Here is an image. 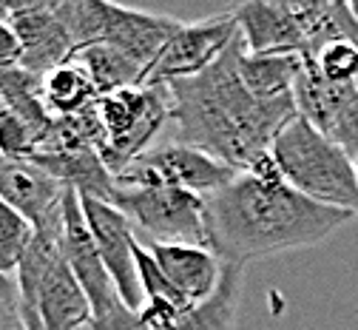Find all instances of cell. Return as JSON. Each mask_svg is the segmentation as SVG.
Returning a JSON list of instances; mask_svg holds the SVG:
<instances>
[{
    "instance_id": "6da1fadb",
    "label": "cell",
    "mask_w": 358,
    "mask_h": 330,
    "mask_svg": "<svg viewBox=\"0 0 358 330\" xmlns=\"http://www.w3.org/2000/svg\"><path fill=\"white\" fill-rule=\"evenodd\" d=\"M210 248L222 262L250 265L324 242L355 214L304 197L285 179L273 154H262L228 188L205 200Z\"/></svg>"
},
{
    "instance_id": "7a4b0ae2",
    "label": "cell",
    "mask_w": 358,
    "mask_h": 330,
    "mask_svg": "<svg viewBox=\"0 0 358 330\" xmlns=\"http://www.w3.org/2000/svg\"><path fill=\"white\" fill-rule=\"evenodd\" d=\"M239 52L242 34L208 71L168 85L179 139L242 174L271 151L279 131L299 111L296 100L264 103L253 97L239 80Z\"/></svg>"
},
{
    "instance_id": "3957f363",
    "label": "cell",
    "mask_w": 358,
    "mask_h": 330,
    "mask_svg": "<svg viewBox=\"0 0 358 330\" xmlns=\"http://www.w3.org/2000/svg\"><path fill=\"white\" fill-rule=\"evenodd\" d=\"M271 154L296 191L358 216L355 160L316 125L296 114L273 139Z\"/></svg>"
},
{
    "instance_id": "277c9868",
    "label": "cell",
    "mask_w": 358,
    "mask_h": 330,
    "mask_svg": "<svg viewBox=\"0 0 358 330\" xmlns=\"http://www.w3.org/2000/svg\"><path fill=\"white\" fill-rule=\"evenodd\" d=\"M128 216L143 245H202L210 248L205 197L165 185H114L108 200Z\"/></svg>"
},
{
    "instance_id": "5b68a950",
    "label": "cell",
    "mask_w": 358,
    "mask_h": 330,
    "mask_svg": "<svg viewBox=\"0 0 358 330\" xmlns=\"http://www.w3.org/2000/svg\"><path fill=\"white\" fill-rule=\"evenodd\" d=\"M97 109L108 134L103 163L117 177L137 157L151 151L154 137L168 120H173V94L171 85H134L103 94Z\"/></svg>"
},
{
    "instance_id": "8992f818",
    "label": "cell",
    "mask_w": 358,
    "mask_h": 330,
    "mask_svg": "<svg viewBox=\"0 0 358 330\" xmlns=\"http://www.w3.org/2000/svg\"><path fill=\"white\" fill-rule=\"evenodd\" d=\"M239 171L231 165L219 163L216 157L191 149L185 143H171L145 151L143 157L134 160L122 174L114 177L117 185H165L191 191L196 197H213L222 188H228Z\"/></svg>"
},
{
    "instance_id": "52a82bcc",
    "label": "cell",
    "mask_w": 358,
    "mask_h": 330,
    "mask_svg": "<svg viewBox=\"0 0 358 330\" xmlns=\"http://www.w3.org/2000/svg\"><path fill=\"white\" fill-rule=\"evenodd\" d=\"M236 37L239 20L234 9L196 23H182V29L171 37L162 55L148 69L145 85H168L176 80L199 77L231 49Z\"/></svg>"
},
{
    "instance_id": "ba28073f",
    "label": "cell",
    "mask_w": 358,
    "mask_h": 330,
    "mask_svg": "<svg viewBox=\"0 0 358 330\" xmlns=\"http://www.w3.org/2000/svg\"><path fill=\"white\" fill-rule=\"evenodd\" d=\"M80 202H83L85 222L92 228V237L100 248V256L120 291V299L131 310H140L145 296H143L140 273H137V245H140L137 231H134V225L122 211H117L106 200L80 197Z\"/></svg>"
},
{
    "instance_id": "9c48e42d",
    "label": "cell",
    "mask_w": 358,
    "mask_h": 330,
    "mask_svg": "<svg viewBox=\"0 0 358 330\" xmlns=\"http://www.w3.org/2000/svg\"><path fill=\"white\" fill-rule=\"evenodd\" d=\"M63 259L69 262L71 273L83 285L85 296L92 299L94 313L120 299V291L92 237V228L85 222L80 194L71 191V188H66V200H63Z\"/></svg>"
},
{
    "instance_id": "30bf717a",
    "label": "cell",
    "mask_w": 358,
    "mask_h": 330,
    "mask_svg": "<svg viewBox=\"0 0 358 330\" xmlns=\"http://www.w3.org/2000/svg\"><path fill=\"white\" fill-rule=\"evenodd\" d=\"M9 23L23 43L20 69L43 77L74 57V43L57 20L52 4H12Z\"/></svg>"
},
{
    "instance_id": "8fae6325",
    "label": "cell",
    "mask_w": 358,
    "mask_h": 330,
    "mask_svg": "<svg viewBox=\"0 0 358 330\" xmlns=\"http://www.w3.org/2000/svg\"><path fill=\"white\" fill-rule=\"evenodd\" d=\"M0 200H6L23 216L43 228L63 216L66 185L26 160H9L0 154Z\"/></svg>"
},
{
    "instance_id": "7c38bea8",
    "label": "cell",
    "mask_w": 358,
    "mask_h": 330,
    "mask_svg": "<svg viewBox=\"0 0 358 330\" xmlns=\"http://www.w3.org/2000/svg\"><path fill=\"white\" fill-rule=\"evenodd\" d=\"M179 29H182V20L168 15H151L128 6L103 4V40L120 46L122 52L137 57L145 69L154 66V60L162 55V49Z\"/></svg>"
},
{
    "instance_id": "4fadbf2b",
    "label": "cell",
    "mask_w": 358,
    "mask_h": 330,
    "mask_svg": "<svg viewBox=\"0 0 358 330\" xmlns=\"http://www.w3.org/2000/svg\"><path fill=\"white\" fill-rule=\"evenodd\" d=\"M143 248L154 256V262L159 265L162 276L194 308L216 294L219 282H222V270H225V262L219 259V254L213 248H202V245H159V242H148Z\"/></svg>"
},
{
    "instance_id": "5bb4252c",
    "label": "cell",
    "mask_w": 358,
    "mask_h": 330,
    "mask_svg": "<svg viewBox=\"0 0 358 330\" xmlns=\"http://www.w3.org/2000/svg\"><path fill=\"white\" fill-rule=\"evenodd\" d=\"M234 12L242 43L250 55H304L290 4H245Z\"/></svg>"
},
{
    "instance_id": "9a60e30c",
    "label": "cell",
    "mask_w": 358,
    "mask_h": 330,
    "mask_svg": "<svg viewBox=\"0 0 358 330\" xmlns=\"http://www.w3.org/2000/svg\"><path fill=\"white\" fill-rule=\"evenodd\" d=\"M304 55H250L242 43L239 52V80L253 97L264 103L296 100L293 91L304 71Z\"/></svg>"
},
{
    "instance_id": "2e32d148",
    "label": "cell",
    "mask_w": 358,
    "mask_h": 330,
    "mask_svg": "<svg viewBox=\"0 0 358 330\" xmlns=\"http://www.w3.org/2000/svg\"><path fill=\"white\" fill-rule=\"evenodd\" d=\"M293 97H296L299 117H304L310 125H316L322 134H330L333 125L338 123V117L358 97V88H355V83L338 85V83L324 80L316 71V66H313L310 60H304V71L296 83Z\"/></svg>"
},
{
    "instance_id": "e0dca14e",
    "label": "cell",
    "mask_w": 358,
    "mask_h": 330,
    "mask_svg": "<svg viewBox=\"0 0 358 330\" xmlns=\"http://www.w3.org/2000/svg\"><path fill=\"white\" fill-rule=\"evenodd\" d=\"M29 163L43 168L49 177H55L60 185L71 188L80 197L94 200H111L114 194V174L103 163L97 151H74V154H34Z\"/></svg>"
},
{
    "instance_id": "ac0fdd59",
    "label": "cell",
    "mask_w": 358,
    "mask_h": 330,
    "mask_svg": "<svg viewBox=\"0 0 358 330\" xmlns=\"http://www.w3.org/2000/svg\"><path fill=\"white\" fill-rule=\"evenodd\" d=\"M85 71L88 77L94 80L97 85V94H114V91H122V88H134V85H145V74L148 69L131 57L128 52H122L120 46L114 43H92V46H83V49L74 52V57Z\"/></svg>"
},
{
    "instance_id": "d6986e66",
    "label": "cell",
    "mask_w": 358,
    "mask_h": 330,
    "mask_svg": "<svg viewBox=\"0 0 358 330\" xmlns=\"http://www.w3.org/2000/svg\"><path fill=\"white\" fill-rule=\"evenodd\" d=\"M245 273H248V265L225 262L216 294L210 299H205L202 305L191 308L176 330H236V313H239Z\"/></svg>"
},
{
    "instance_id": "ffe728a7",
    "label": "cell",
    "mask_w": 358,
    "mask_h": 330,
    "mask_svg": "<svg viewBox=\"0 0 358 330\" xmlns=\"http://www.w3.org/2000/svg\"><path fill=\"white\" fill-rule=\"evenodd\" d=\"M100 100L94 80L88 71L77 63L69 60L49 74H43V103L52 111V117H71L80 114L83 109L94 106Z\"/></svg>"
},
{
    "instance_id": "44dd1931",
    "label": "cell",
    "mask_w": 358,
    "mask_h": 330,
    "mask_svg": "<svg viewBox=\"0 0 358 330\" xmlns=\"http://www.w3.org/2000/svg\"><path fill=\"white\" fill-rule=\"evenodd\" d=\"M37 228L29 216L12 208L6 200H0V276H12L23 265Z\"/></svg>"
},
{
    "instance_id": "7402d4cb",
    "label": "cell",
    "mask_w": 358,
    "mask_h": 330,
    "mask_svg": "<svg viewBox=\"0 0 358 330\" xmlns=\"http://www.w3.org/2000/svg\"><path fill=\"white\" fill-rule=\"evenodd\" d=\"M307 60L316 66V71L330 83L350 85V83L358 80V43H352V40L327 43L316 55H310Z\"/></svg>"
},
{
    "instance_id": "603a6c76",
    "label": "cell",
    "mask_w": 358,
    "mask_h": 330,
    "mask_svg": "<svg viewBox=\"0 0 358 330\" xmlns=\"http://www.w3.org/2000/svg\"><path fill=\"white\" fill-rule=\"evenodd\" d=\"M40 151V143L34 131L15 114V111H3L0 114V154L9 160H31Z\"/></svg>"
},
{
    "instance_id": "cb8c5ba5",
    "label": "cell",
    "mask_w": 358,
    "mask_h": 330,
    "mask_svg": "<svg viewBox=\"0 0 358 330\" xmlns=\"http://www.w3.org/2000/svg\"><path fill=\"white\" fill-rule=\"evenodd\" d=\"M0 330H26L20 291L12 276H0Z\"/></svg>"
},
{
    "instance_id": "d4e9b609",
    "label": "cell",
    "mask_w": 358,
    "mask_h": 330,
    "mask_svg": "<svg viewBox=\"0 0 358 330\" xmlns=\"http://www.w3.org/2000/svg\"><path fill=\"white\" fill-rule=\"evenodd\" d=\"M92 330H140V319H137V310H131L122 299H117L108 308L94 313Z\"/></svg>"
},
{
    "instance_id": "484cf974",
    "label": "cell",
    "mask_w": 358,
    "mask_h": 330,
    "mask_svg": "<svg viewBox=\"0 0 358 330\" xmlns=\"http://www.w3.org/2000/svg\"><path fill=\"white\" fill-rule=\"evenodd\" d=\"M330 139H336V143L355 160L358 157V97L352 100V106L338 117V123L333 125V131L327 134Z\"/></svg>"
},
{
    "instance_id": "4316f807",
    "label": "cell",
    "mask_w": 358,
    "mask_h": 330,
    "mask_svg": "<svg viewBox=\"0 0 358 330\" xmlns=\"http://www.w3.org/2000/svg\"><path fill=\"white\" fill-rule=\"evenodd\" d=\"M23 66V43L9 23V18L0 20V71L20 69Z\"/></svg>"
},
{
    "instance_id": "83f0119b",
    "label": "cell",
    "mask_w": 358,
    "mask_h": 330,
    "mask_svg": "<svg viewBox=\"0 0 358 330\" xmlns=\"http://www.w3.org/2000/svg\"><path fill=\"white\" fill-rule=\"evenodd\" d=\"M350 12H352V18L358 20V4H350Z\"/></svg>"
},
{
    "instance_id": "f1b7e54d",
    "label": "cell",
    "mask_w": 358,
    "mask_h": 330,
    "mask_svg": "<svg viewBox=\"0 0 358 330\" xmlns=\"http://www.w3.org/2000/svg\"><path fill=\"white\" fill-rule=\"evenodd\" d=\"M6 111V103H3V97H0V114H3Z\"/></svg>"
},
{
    "instance_id": "f546056e",
    "label": "cell",
    "mask_w": 358,
    "mask_h": 330,
    "mask_svg": "<svg viewBox=\"0 0 358 330\" xmlns=\"http://www.w3.org/2000/svg\"><path fill=\"white\" fill-rule=\"evenodd\" d=\"M355 179H358V157H355Z\"/></svg>"
}]
</instances>
